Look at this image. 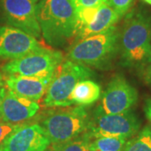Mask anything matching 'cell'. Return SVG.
Listing matches in <instances>:
<instances>
[{
    "label": "cell",
    "mask_w": 151,
    "mask_h": 151,
    "mask_svg": "<svg viewBox=\"0 0 151 151\" xmlns=\"http://www.w3.org/2000/svg\"><path fill=\"white\" fill-rule=\"evenodd\" d=\"M94 76L93 70L85 65L66 60L58 66L45 92L44 104L46 108H65L73 105L70 96L80 81Z\"/></svg>",
    "instance_id": "5"
},
{
    "label": "cell",
    "mask_w": 151,
    "mask_h": 151,
    "mask_svg": "<svg viewBox=\"0 0 151 151\" xmlns=\"http://www.w3.org/2000/svg\"><path fill=\"white\" fill-rule=\"evenodd\" d=\"M19 125L9 124L3 121L2 119H0V147L4 143V141L6 139V138Z\"/></svg>",
    "instance_id": "20"
},
{
    "label": "cell",
    "mask_w": 151,
    "mask_h": 151,
    "mask_svg": "<svg viewBox=\"0 0 151 151\" xmlns=\"http://www.w3.org/2000/svg\"><path fill=\"white\" fill-rule=\"evenodd\" d=\"M121 17L113 10L108 2L98 6L97 13L92 22L75 35L76 40L105 32L116 25Z\"/></svg>",
    "instance_id": "14"
},
{
    "label": "cell",
    "mask_w": 151,
    "mask_h": 151,
    "mask_svg": "<svg viewBox=\"0 0 151 151\" xmlns=\"http://www.w3.org/2000/svg\"><path fill=\"white\" fill-rule=\"evenodd\" d=\"M138 92L123 75L114 76L103 94L97 108L107 114H117L129 111L138 101Z\"/></svg>",
    "instance_id": "9"
},
{
    "label": "cell",
    "mask_w": 151,
    "mask_h": 151,
    "mask_svg": "<svg viewBox=\"0 0 151 151\" xmlns=\"http://www.w3.org/2000/svg\"><path fill=\"white\" fill-rule=\"evenodd\" d=\"M122 151H151V129L145 126L136 136L126 141Z\"/></svg>",
    "instance_id": "17"
},
{
    "label": "cell",
    "mask_w": 151,
    "mask_h": 151,
    "mask_svg": "<svg viewBox=\"0 0 151 151\" xmlns=\"http://www.w3.org/2000/svg\"><path fill=\"white\" fill-rule=\"evenodd\" d=\"M141 122L131 110L117 114H107L97 108L90 117L88 132L92 138L120 137L128 139L138 134Z\"/></svg>",
    "instance_id": "7"
},
{
    "label": "cell",
    "mask_w": 151,
    "mask_h": 151,
    "mask_svg": "<svg viewBox=\"0 0 151 151\" xmlns=\"http://www.w3.org/2000/svg\"><path fill=\"white\" fill-rule=\"evenodd\" d=\"M38 0H1L0 9L7 24L35 38L41 30L36 14Z\"/></svg>",
    "instance_id": "8"
},
{
    "label": "cell",
    "mask_w": 151,
    "mask_h": 151,
    "mask_svg": "<svg viewBox=\"0 0 151 151\" xmlns=\"http://www.w3.org/2000/svg\"><path fill=\"white\" fill-rule=\"evenodd\" d=\"M143 72H144V79H145V81L148 85L151 86V52L150 55V58H149V60L146 64L145 69L143 70Z\"/></svg>",
    "instance_id": "22"
},
{
    "label": "cell",
    "mask_w": 151,
    "mask_h": 151,
    "mask_svg": "<svg viewBox=\"0 0 151 151\" xmlns=\"http://www.w3.org/2000/svg\"><path fill=\"white\" fill-rule=\"evenodd\" d=\"M134 0H108V4L120 17L124 16L134 4Z\"/></svg>",
    "instance_id": "19"
},
{
    "label": "cell",
    "mask_w": 151,
    "mask_h": 151,
    "mask_svg": "<svg viewBox=\"0 0 151 151\" xmlns=\"http://www.w3.org/2000/svg\"><path fill=\"white\" fill-rule=\"evenodd\" d=\"M44 151H54V150H53V148H52V146H51V145L49 146L48 148H46L45 150Z\"/></svg>",
    "instance_id": "25"
},
{
    "label": "cell",
    "mask_w": 151,
    "mask_h": 151,
    "mask_svg": "<svg viewBox=\"0 0 151 151\" xmlns=\"http://www.w3.org/2000/svg\"><path fill=\"white\" fill-rule=\"evenodd\" d=\"M144 111L151 126V98H146L144 106ZM151 129V128H150Z\"/></svg>",
    "instance_id": "24"
},
{
    "label": "cell",
    "mask_w": 151,
    "mask_h": 151,
    "mask_svg": "<svg viewBox=\"0 0 151 151\" xmlns=\"http://www.w3.org/2000/svg\"><path fill=\"white\" fill-rule=\"evenodd\" d=\"M62 61L60 51L41 46L21 58L9 60L1 67V72L4 76L51 77Z\"/></svg>",
    "instance_id": "6"
},
{
    "label": "cell",
    "mask_w": 151,
    "mask_h": 151,
    "mask_svg": "<svg viewBox=\"0 0 151 151\" xmlns=\"http://www.w3.org/2000/svg\"><path fill=\"white\" fill-rule=\"evenodd\" d=\"M92 136L88 131L69 141L51 145L54 151H92Z\"/></svg>",
    "instance_id": "16"
},
{
    "label": "cell",
    "mask_w": 151,
    "mask_h": 151,
    "mask_svg": "<svg viewBox=\"0 0 151 151\" xmlns=\"http://www.w3.org/2000/svg\"><path fill=\"white\" fill-rule=\"evenodd\" d=\"M36 14L41 34L49 45L60 47L75 37L76 10L73 0H40Z\"/></svg>",
    "instance_id": "2"
},
{
    "label": "cell",
    "mask_w": 151,
    "mask_h": 151,
    "mask_svg": "<svg viewBox=\"0 0 151 151\" xmlns=\"http://www.w3.org/2000/svg\"><path fill=\"white\" fill-rule=\"evenodd\" d=\"M119 29L116 25L105 32L76 40L66 59L88 67L104 69L119 53Z\"/></svg>",
    "instance_id": "3"
},
{
    "label": "cell",
    "mask_w": 151,
    "mask_h": 151,
    "mask_svg": "<svg viewBox=\"0 0 151 151\" xmlns=\"http://www.w3.org/2000/svg\"><path fill=\"white\" fill-rule=\"evenodd\" d=\"M41 47L36 38L18 28L0 26V57L15 60Z\"/></svg>",
    "instance_id": "11"
},
{
    "label": "cell",
    "mask_w": 151,
    "mask_h": 151,
    "mask_svg": "<svg viewBox=\"0 0 151 151\" xmlns=\"http://www.w3.org/2000/svg\"><path fill=\"white\" fill-rule=\"evenodd\" d=\"M101 86L97 82L90 79L80 81L74 87L70 96L72 104L80 106L91 105L101 97Z\"/></svg>",
    "instance_id": "15"
},
{
    "label": "cell",
    "mask_w": 151,
    "mask_h": 151,
    "mask_svg": "<svg viewBox=\"0 0 151 151\" xmlns=\"http://www.w3.org/2000/svg\"><path fill=\"white\" fill-rule=\"evenodd\" d=\"M90 117L83 106L53 111L40 122L51 145L69 141L88 130Z\"/></svg>",
    "instance_id": "4"
},
{
    "label": "cell",
    "mask_w": 151,
    "mask_h": 151,
    "mask_svg": "<svg viewBox=\"0 0 151 151\" xmlns=\"http://www.w3.org/2000/svg\"><path fill=\"white\" fill-rule=\"evenodd\" d=\"M51 77L25 76H4L5 86L22 97L36 101L43 97L48 89Z\"/></svg>",
    "instance_id": "13"
},
{
    "label": "cell",
    "mask_w": 151,
    "mask_h": 151,
    "mask_svg": "<svg viewBox=\"0 0 151 151\" xmlns=\"http://www.w3.org/2000/svg\"><path fill=\"white\" fill-rule=\"evenodd\" d=\"M4 92H5V84L4 81V75L2 72H0V119H1V111H2V104H3Z\"/></svg>",
    "instance_id": "23"
},
{
    "label": "cell",
    "mask_w": 151,
    "mask_h": 151,
    "mask_svg": "<svg viewBox=\"0 0 151 151\" xmlns=\"http://www.w3.org/2000/svg\"><path fill=\"white\" fill-rule=\"evenodd\" d=\"M108 0H73L76 10H80L86 8H92L101 5Z\"/></svg>",
    "instance_id": "21"
},
{
    "label": "cell",
    "mask_w": 151,
    "mask_h": 151,
    "mask_svg": "<svg viewBox=\"0 0 151 151\" xmlns=\"http://www.w3.org/2000/svg\"><path fill=\"white\" fill-rule=\"evenodd\" d=\"M39 110L40 105L36 101L22 97L5 86L1 111L3 121L15 125L23 124L35 117Z\"/></svg>",
    "instance_id": "12"
},
{
    "label": "cell",
    "mask_w": 151,
    "mask_h": 151,
    "mask_svg": "<svg viewBox=\"0 0 151 151\" xmlns=\"http://www.w3.org/2000/svg\"><path fill=\"white\" fill-rule=\"evenodd\" d=\"M151 52V15L144 9L129 12L119 29V53L122 65L143 70Z\"/></svg>",
    "instance_id": "1"
},
{
    "label": "cell",
    "mask_w": 151,
    "mask_h": 151,
    "mask_svg": "<svg viewBox=\"0 0 151 151\" xmlns=\"http://www.w3.org/2000/svg\"><path fill=\"white\" fill-rule=\"evenodd\" d=\"M51 145L40 124H19L0 147V151H44Z\"/></svg>",
    "instance_id": "10"
},
{
    "label": "cell",
    "mask_w": 151,
    "mask_h": 151,
    "mask_svg": "<svg viewBox=\"0 0 151 151\" xmlns=\"http://www.w3.org/2000/svg\"><path fill=\"white\" fill-rule=\"evenodd\" d=\"M126 139L120 137H98L92 141V151H122Z\"/></svg>",
    "instance_id": "18"
},
{
    "label": "cell",
    "mask_w": 151,
    "mask_h": 151,
    "mask_svg": "<svg viewBox=\"0 0 151 151\" xmlns=\"http://www.w3.org/2000/svg\"><path fill=\"white\" fill-rule=\"evenodd\" d=\"M144 1L145 2L146 4H148L151 5V0H144Z\"/></svg>",
    "instance_id": "26"
}]
</instances>
